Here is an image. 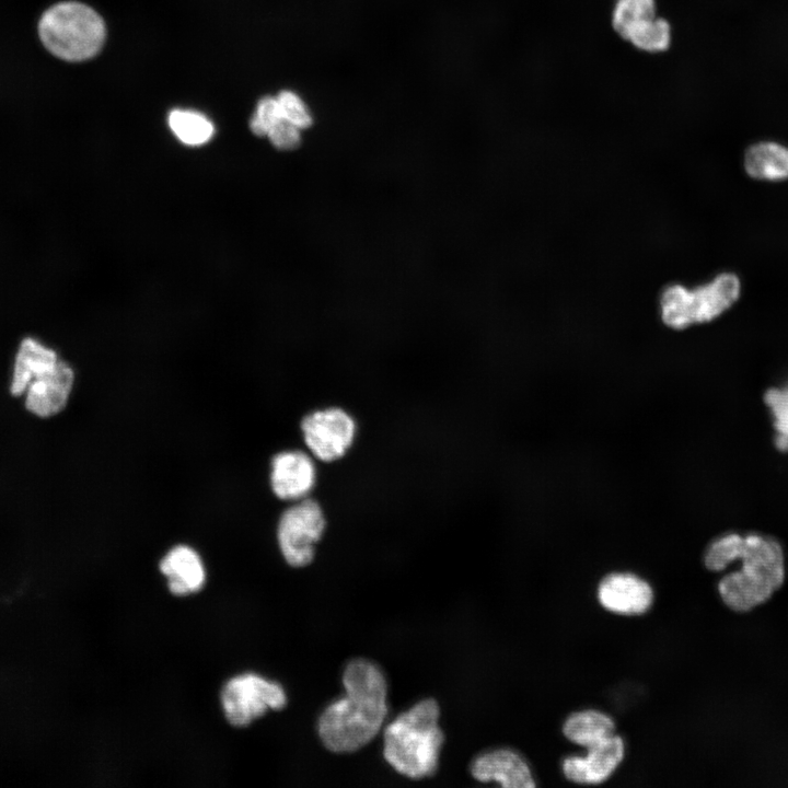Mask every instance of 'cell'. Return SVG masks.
Here are the masks:
<instances>
[{
	"label": "cell",
	"mask_w": 788,
	"mask_h": 788,
	"mask_svg": "<svg viewBox=\"0 0 788 788\" xmlns=\"http://www.w3.org/2000/svg\"><path fill=\"white\" fill-rule=\"evenodd\" d=\"M159 568L174 595L198 592L206 581L201 557L188 545L179 544L171 548L161 559Z\"/></svg>",
	"instance_id": "14"
},
{
	"label": "cell",
	"mask_w": 788,
	"mask_h": 788,
	"mask_svg": "<svg viewBox=\"0 0 788 788\" xmlns=\"http://www.w3.org/2000/svg\"><path fill=\"white\" fill-rule=\"evenodd\" d=\"M659 18L656 0H615L612 26L626 42L649 27Z\"/></svg>",
	"instance_id": "18"
},
{
	"label": "cell",
	"mask_w": 788,
	"mask_h": 788,
	"mask_svg": "<svg viewBox=\"0 0 788 788\" xmlns=\"http://www.w3.org/2000/svg\"><path fill=\"white\" fill-rule=\"evenodd\" d=\"M59 359L54 349L37 339L24 338L14 360L11 393L15 396L22 395L35 376L54 366Z\"/></svg>",
	"instance_id": "15"
},
{
	"label": "cell",
	"mask_w": 788,
	"mask_h": 788,
	"mask_svg": "<svg viewBox=\"0 0 788 788\" xmlns=\"http://www.w3.org/2000/svg\"><path fill=\"white\" fill-rule=\"evenodd\" d=\"M625 744L619 735L612 734L588 748L586 756H568L563 761L565 777L577 784L594 785L605 781L624 757Z\"/></svg>",
	"instance_id": "11"
},
{
	"label": "cell",
	"mask_w": 788,
	"mask_h": 788,
	"mask_svg": "<svg viewBox=\"0 0 788 788\" xmlns=\"http://www.w3.org/2000/svg\"><path fill=\"white\" fill-rule=\"evenodd\" d=\"M74 383V371L62 359L35 376L26 389L25 406L38 417H50L67 405Z\"/></svg>",
	"instance_id": "10"
},
{
	"label": "cell",
	"mask_w": 788,
	"mask_h": 788,
	"mask_svg": "<svg viewBox=\"0 0 788 788\" xmlns=\"http://www.w3.org/2000/svg\"><path fill=\"white\" fill-rule=\"evenodd\" d=\"M345 695L321 714L317 733L335 753L355 752L380 731L387 714V684L383 671L371 660L349 661L343 673Z\"/></svg>",
	"instance_id": "1"
},
{
	"label": "cell",
	"mask_w": 788,
	"mask_h": 788,
	"mask_svg": "<svg viewBox=\"0 0 788 788\" xmlns=\"http://www.w3.org/2000/svg\"><path fill=\"white\" fill-rule=\"evenodd\" d=\"M326 529V519L321 505L312 498L294 501L280 515L277 525V541L282 557L292 567L311 564L315 544Z\"/></svg>",
	"instance_id": "6"
},
{
	"label": "cell",
	"mask_w": 788,
	"mask_h": 788,
	"mask_svg": "<svg viewBox=\"0 0 788 788\" xmlns=\"http://www.w3.org/2000/svg\"><path fill=\"white\" fill-rule=\"evenodd\" d=\"M301 131L300 128L281 118L273 126L266 137L276 149L290 151L300 146L302 140Z\"/></svg>",
	"instance_id": "24"
},
{
	"label": "cell",
	"mask_w": 788,
	"mask_h": 788,
	"mask_svg": "<svg viewBox=\"0 0 788 788\" xmlns=\"http://www.w3.org/2000/svg\"><path fill=\"white\" fill-rule=\"evenodd\" d=\"M281 119L276 96L259 100L254 115L250 120L251 131L258 137H266L273 126Z\"/></svg>",
	"instance_id": "23"
},
{
	"label": "cell",
	"mask_w": 788,
	"mask_h": 788,
	"mask_svg": "<svg viewBox=\"0 0 788 788\" xmlns=\"http://www.w3.org/2000/svg\"><path fill=\"white\" fill-rule=\"evenodd\" d=\"M439 717L438 703L426 698L386 726L383 756L397 773L412 779H421L437 772L440 749L444 742Z\"/></svg>",
	"instance_id": "2"
},
{
	"label": "cell",
	"mask_w": 788,
	"mask_h": 788,
	"mask_svg": "<svg viewBox=\"0 0 788 788\" xmlns=\"http://www.w3.org/2000/svg\"><path fill=\"white\" fill-rule=\"evenodd\" d=\"M763 398L772 415L775 438L788 442V383L769 387Z\"/></svg>",
	"instance_id": "21"
},
{
	"label": "cell",
	"mask_w": 788,
	"mask_h": 788,
	"mask_svg": "<svg viewBox=\"0 0 788 788\" xmlns=\"http://www.w3.org/2000/svg\"><path fill=\"white\" fill-rule=\"evenodd\" d=\"M740 293V279L732 273H722L694 290L673 285L661 294V318L674 329L707 323L730 309Z\"/></svg>",
	"instance_id": "5"
},
{
	"label": "cell",
	"mask_w": 788,
	"mask_h": 788,
	"mask_svg": "<svg viewBox=\"0 0 788 788\" xmlns=\"http://www.w3.org/2000/svg\"><path fill=\"white\" fill-rule=\"evenodd\" d=\"M744 170L754 179H788V147L775 141L751 144L744 153Z\"/></svg>",
	"instance_id": "16"
},
{
	"label": "cell",
	"mask_w": 788,
	"mask_h": 788,
	"mask_svg": "<svg viewBox=\"0 0 788 788\" xmlns=\"http://www.w3.org/2000/svg\"><path fill=\"white\" fill-rule=\"evenodd\" d=\"M735 561L740 567L718 582L721 600L734 612H748L765 603L785 581L784 549L770 535L744 534Z\"/></svg>",
	"instance_id": "3"
},
{
	"label": "cell",
	"mask_w": 788,
	"mask_h": 788,
	"mask_svg": "<svg viewBox=\"0 0 788 788\" xmlns=\"http://www.w3.org/2000/svg\"><path fill=\"white\" fill-rule=\"evenodd\" d=\"M303 441L317 460L332 463L351 448L357 432L352 416L340 407L316 409L300 424Z\"/></svg>",
	"instance_id": "8"
},
{
	"label": "cell",
	"mask_w": 788,
	"mask_h": 788,
	"mask_svg": "<svg viewBox=\"0 0 788 788\" xmlns=\"http://www.w3.org/2000/svg\"><path fill=\"white\" fill-rule=\"evenodd\" d=\"M44 47L65 61H84L104 46L106 26L102 16L79 1H60L44 11L37 24Z\"/></svg>",
	"instance_id": "4"
},
{
	"label": "cell",
	"mask_w": 788,
	"mask_h": 788,
	"mask_svg": "<svg viewBox=\"0 0 788 788\" xmlns=\"http://www.w3.org/2000/svg\"><path fill=\"white\" fill-rule=\"evenodd\" d=\"M614 721L609 715L593 709L576 711L563 725L564 735L587 749L614 734Z\"/></svg>",
	"instance_id": "17"
},
{
	"label": "cell",
	"mask_w": 788,
	"mask_h": 788,
	"mask_svg": "<svg viewBox=\"0 0 788 788\" xmlns=\"http://www.w3.org/2000/svg\"><path fill=\"white\" fill-rule=\"evenodd\" d=\"M270 487L285 501L306 498L316 482V468L309 454L301 450L281 451L270 464Z\"/></svg>",
	"instance_id": "9"
},
{
	"label": "cell",
	"mask_w": 788,
	"mask_h": 788,
	"mask_svg": "<svg viewBox=\"0 0 788 788\" xmlns=\"http://www.w3.org/2000/svg\"><path fill=\"white\" fill-rule=\"evenodd\" d=\"M167 125L177 140L188 147L206 144L216 131L213 123L206 115L194 109L171 111Z\"/></svg>",
	"instance_id": "19"
},
{
	"label": "cell",
	"mask_w": 788,
	"mask_h": 788,
	"mask_svg": "<svg viewBox=\"0 0 788 788\" xmlns=\"http://www.w3.org/2000/svg\"><path fill=\"white\" fill-rule=\"evenodd\" d=\"M598 600L610 612L639 615L649 610L653 601L650 584L630 572H612L598 587Z\"/></svg>",
	"instance_id": "12"
},
{
	"label": "cell",
	"mask_w": 788,
	"mask_h": 788,
	"mask_svg": "<svg viewBox=\"0 0 788 788\" xmlns=\"http://www.w3.org/2000/svg\"><path fill=\"white\" fill-rule=\"evenodd\" d=\"M743 535L730 532L718 536L707 547L704 564L711 571H722L735 563Z\"/></svg>",
	"instance_id": "20"
},
{
	"label": "cell",
	"mask_w": 788,
	"mask_h": 788,
	"mask_svg": "<svg viewBox=\"0 0 788 788\" xmlns=\"http://www.w3.org/2000/svg\"><path fill=\"white\" fill-rule=\"evenodd\" d=\"M220 697L225 718L235 727H245L267 710H279L287 704V695L280 684L254 673L229 680Z\"/></svg>",
	"instance_id": "7"
},
{
	"label": "cell",
	"mask_w": 788,
	"mask_h": 788,
	"mask_svg": "<svg viewBox=\"0 0 788 788\" xmlns=\"http://www.w3.org/2000/svg\"><path fill=\"white\" fill-rule=\"evenodd\" d=\"M280 116L301 130L312 126V114L304 101L297 93L290 90H282L276 95Z\"/></svg>",
	"instance_id": "22"
},
{
	"label": "cell",
	"mask_w": 788,
	"mask_h": 788,
	"mask_svg": "<svg viewBox=\"0 0 788 788\" xmlns=\"http://www.w3.org/2000/svg\"><path fill=\"white\" fill-rule=\"evenodd\" d=\"M472 776L482 783L496 781L502 787L530 788L535 781L530 766L515 751L495 749L476 756L471 765Z\"/></svg>",
	"instance_id": "13"
}]
</instances>
